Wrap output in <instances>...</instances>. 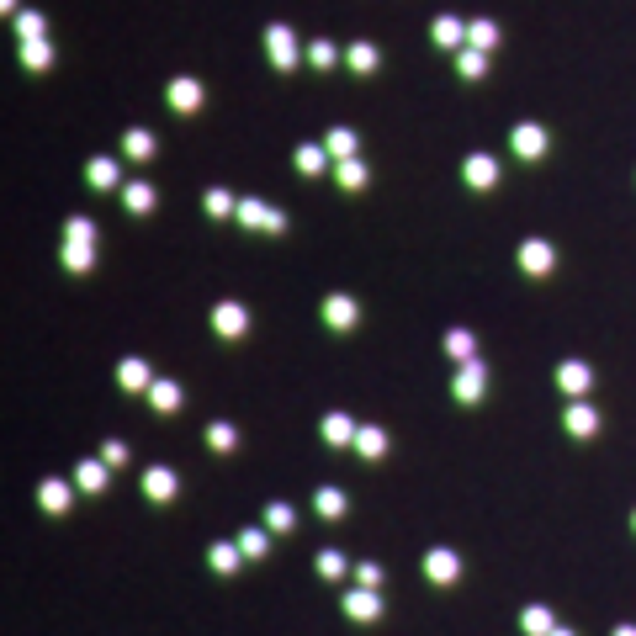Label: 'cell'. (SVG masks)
<instances>
[{"label": "cell", "instance_id": "obj_1", "mask_svg": "<svg viewBox=\"0 0 636 636\" xmlns=\"http://www.w3.org/2000/svg\"><path fill=\"white\" fill-rule=\"evenodd\" d=\"M239 223H244V229H260V233H282V229H287V213L271 207V202L244 196V202H239Z\"/></svg>", "mask_w": 636, "mask_h": 636}, {"label": "cell", "instance_id": "obj_2", "mask_svg": "<svg viewBox=\"0 0 636 636\" xmlns=\"http://www.w3.org/2000/svg\"><path fill=\"white\" fill-rule=\"evenodd\" d=\"M324 324H329L335 335H350V329L361 324V308H355V297H345V292H329V297H324Z\"/></svg>", "mask_w": 636, "mask_h": 636}, {"label": "cell", "instance_id": "obj_3", "mask_svg": "<svg viewBox=\"0 0 636 636\" xmlns=\"http://www.w3.org/2000/svg\"><path fill=\"white\" fill-rule=\"evenodd\" d=\"M488 393V366L483 361H466L462 371H457V382H451V398L457 404H477Z\"/></svg>", "mask_w": 636, "mask_h": 636}, {"label": "cell", "instance_id": "obj_4", "mask_svg": "<svg viewBox=\"0 0 636 636\" xmlns=\"http://www.w3.org/2000/svg\"><path fill=\"white\" fill-rule=\"evenodd\" d=\"M175 488H180V477H175L170 466H149V472H144V483H138V493H144L149 504H170Z\"/></svg>", "mask_w": 636, "mask_h": 636}, {"label": "cell", "instance_id": "obj_5", "mask_svg": "<svg viewBox=\"0 0 636 636\" xmlns=\"http://www.w3.org/2000/svg\"><path fill=\"white\" fill-rule=\"evenodd\" d=\"M457 573H462V562H457L451 546H430V552H424V579H430V583L446 588V583H457Z\"/></svg>", "mask_w": 636, "mask_h": 636}, {"label": "cell", "instance_id": "obj_6", "mask_svg": "<svg viewBox=\"0 0 636 636\" xmlns=\"http://www.w3.org/2000/svg\"><path fill=\"white\" fill-rule=\"evenodd\" d=\"M345 615H350V621H361V626L377 621V615H382V594H377V588H350V594H345Z\"/></svg>", "mask_w": 636, "mask_h": 636}, {"label": "cell", "instance_id": "obj_7", "mask_svg": "<svg viewBox=\"0 0 636 636\" xmlns=\"http://www.w3.org/2000/svg\"><path fill=\"white\" fill-rule=\"evenodd\" d=\"M552 260H557V255H552L546 239H525V244H520V271H525V276H546Z\"/></svg>", "mask_w": 636, "mask_h": 636}, {"label": "cell", "instance_id": "obj_8", "mask_svg": "<svg viewBox=\"0 0 636 636\" xmlns=\"http://www.w3.org/2000/svg\"><path fill=\"white\" fill-rule=\"evenodd\" d=\"M318 435H324V446H355V435H361V424H355L350 414H324V424H318Z\"/></svg>", "mask_w": 636, "mask_h": 636}, {"label": "cell", "instance_id": "obj_9", "mask_svg": "<svg viewBox=\"0 0 636 636\" xmlns=\"http://www.w3.org/2000/svg\"><path fill=\"white\" fill-rule=\"evenodd\" d=\"M266 54H271L276 69H292V64H297V38H292V27H271V32H266Z\"/></svg>", "mask_w": 636, "mask_h": 636}, {"label": "cell", "instance_id": "obj_10", "mask_svg": "<svg viewBox=\"0 0 636 636\" xmlns=\"http://www.w3.org/2000/svg\"><path fill=\"white\" fill-rule=\"evenodd\" d=\"M510 144H515V154H520L525 165H530V160H541V154H546V127H536V122H520Z\"/></svg>", "mask_w": 636, "mask_h": 636}, {"label": "cell", "instance_id": "obj_11", "mask_svg": "<svg viewBox=\"0 0 636 636\" xmlns=\"http://www.w3.org/2000/svg\"><path fill=\"white\" fill-rule=\"evenodd\" d=\"M213 329H218L223 340H239V335L249 329V313H244L239 302H218V308H213Z\"/></svg>", "mask_w": 636, "mask_h": 636}, {"label": "cell", "instance_id": "obj_12", "mask_svg": "<svg viewBox=\"0 0 636 636\" xmlns=\"http://www.w3.org/2000/svg\"><path fill=\"white\" fill-rule=\"evenodd\" d=\"M117 382H122L127 393H149V388H154V371H149V361H138V355H127V361L117 366Z\"/></svg>", "mask_w": 636, "mask_h": 636}, {"label": "cell", "instance_id": "obj_13", "mask_svg": "<svg viewBox=\"0 0 636 636\" xmlns=\"http://www.w3.org/2000/svg\"><path fill=\"white\" fill-rule=\"evenodd\" d=\"M355 457H361V462H382V457H388V430H382V424H361Z\"/></svg>", "mask_w": 636, "mask_h": 636}, {"label": "cell", "instance_id": "obj_14", "mask_svg": "<svg viewBox=\"0 0 636 636\" xmlns=\"http://www.w3.org/2000/svg\"><path fill=\"white\" fill-rule=\"evenodd\" d=\"M588 382H594V371H588L583 361H562V366H557V388H562L568 398H583Z\"/></svg>", "mask_w": 636, "mask_h": 636}, {"label": "cell", "instance_id": "obj_15", "mask_svg": "<svg viewBox=\"0 0 636 636\" xmlns=\"http://www.w3.org/2000/svg\"><path fill=\"white\" fill-rule=\"evenodd\" d=\"M38 504H43L48 515H64V510L74 504V488L58 483V477H43V483H38Z\"/></svg>", "mask_w": 636, "mask_h": 636}, {"label": "cell", "instance_id": "obj_16", "mask_svg": "<svg viewBox=\"0 0 636 636\" xmlns=\"http://www.w3.org/2000/svg\"><path fill=\"white\" fill-rule=\"evenodd\" d=\"M180 404H186L180 382H170V377H154V388H149V408H154V414H175Z\"/></svg>", "mask_w": 636, "mask_h": 636}, {"label": "cell", "instance_id": "obj_17", "mask_svg": "<svg viewBox=\"0 0 636 636\" xmlns=\"http://www.w3.org/2000/svg\"><path fill=\"white\" fill-rule=\"evenodd\" d=\"M324 149L335 154V165H340V160H361V138H355L350 127H329V133H324Z\"/></svg>", "mask_w": 636, "mask_h": 636}, {"label": "cell", "instance_id": "obj_18", "mask_svg": "<svg viewBox=\"0 0 636 636\" xmlns=\"http://www.w3.org/2000/svg\"><path fill=\"white\" fill-rule=\"evenodd\" d=\"M562 424H568V435H579V440H588L594 430H599V414L588 404H568V414H562Z\"/></svg>", "mask_w": 636, "mask_h": 636}, {"label": "cell", "instance_id": "obj_19", "mask_svg": "<svg viewBox=\"0 0 636 636\" xmlns=\"http://www.w3.org/2000/svg\"><path fill=\"white\" fill-rule=\"evenodd\" d=\"M552 632H557V621H552L546 605H525L520 610V636H552Z\"/></svg>", "mask_w": 636, "mask_h": 636}, {"label": "cell", "instance_id": "obj_20", "mask_svg": "<svg viewBox=\"0 0 636 636\" xmlns=\"http://www.w3.org/2000/svg\"><path fill=\"white\" fill-rule=\"evenodd\" d=\"M430 38H435L440 48H462V43H466V22H457V16H435Z\"/></svg>", "mask_w": 636, "mask_h": 636}, {"label": "cell", "instance_id": "obj_21", "mask_svg": "<svg viewBox=\"0 0 636 636\" xmlns=\"http://www.w3.org/2000/svg\"><path fill=\"white\" fill-rule=\"evenodd\" d=\"M313 573H318V579H345L350 573V562H345V552H335V546H324V552H318V557H313Z\"/></svg>", "mask_w": 636, "mask_h": 636}, {"label": "cell", "instance_id": "obj_22", "mask_svg": "<svg viewBox=\"0 0 636 636\" xmlns=\"http://www.w3.org/2000/svg\"><path fill=\"white\" fill-rule=\"evenodd\" d=\"M74 488H80V493H107V466H101V462H80V466H74Z\"/></svg>", "mask_w": 636, "mask_h": 636}, {"label": "cell", "instance_id": "obj_23", "mask_svg": "<svg viewBox=\"0 0 636 636\" xmlns=\"http://www.w3.org/2000/svg\"><path fill=\"white\" fill-rule=\"evenodd\" d=\"M170 107L175 112H196L202 107V85L196 80H170Z\"/></svg>", "mask_w": 636, "mask_h": 636}, {"label": "cell", "instance_id": "obj_24", "mask_svg": "<svg viewBox=\"0 0 636 636\" xmlns=\"http://www.w3.org/2000/svg\"><path fill=\"white\" fill-rule=\"evenodd\" d=\"M58 260H64V271H91V266H96V244H69V239H64Z\"/></svg>", "mask_w": 636, "mask_h": 636}, {"label": "cell", "instance_id": "obj_25", "mask_svg": "<svg viewBox=\"0 0 636 636\" xmlns=\"http://www.w3.org/2000/svg\"><path fill=\"white\" fill-rule=\"evenodd\" d=\"M207 562H213L218 573H239V562H244V552H239L233 541H213V546H207Z\"/></svg>", "mask_w": 636, "mask_h": 636}, {"label": "cell", "instance_id": "obj_26", "mask_svg": "<svg viewBox=\"0 0 636 636\" xmlns=\"http://www.w3.org/2000/svg\"><path fill=\"white\" fill-rule=\"evenodd\" d=\"M440 350H446V355H451V361H477V340H472V335H466V329H451V335H446V340H440Z\"/></svg>", "mask_w": 636, "mask_h": 636}, {"label": "cell", "instance_id": "obj_27", "mask_svg": "<svg viewBox=\"0 0 636 636\" xmlns=\"http://www.w3.org/2000/svg\"><path fill=\"white\" fill-rule=\"evenodd\" d=\"M466 180H472V186H493V180H499V160H493V154H472V160H466Z\"/></svg>", "mask_w": 636, "mask_h": 636}, {"label": "cell", "instance_id": "obj_28", "mask_svg": "<svg viewBox=\"0 0 636 636\" xmlns=\"http://www.w3.org/2000/svg\"><path fill=\"white\" fill-rule=\"evenodd\" d=\"M292 160H297V170H302V175H318L324 165H329V149H324V144H302Z\"/></svg>", "mask_w": 636, "mask_h": 636}, {"label": "cell", "instance_id": "obj_29", "mask_svg": "<svg viewBox=\"0 0 636 636\" xmlns=\"http://www.w3.org/2000/svg\"><path fill=\"white\" fill-rule=\"evenodd\" d=\"M313 510H318L324 520H340V515H345V493H340V488H318V493H313Z\"/></svg>", "mask_w": 636, "mask_h": 636}, {"label": "cell", "instance_id": "obj_30", "mask_svg": "<svg viewBox=\"0 0 636 636\" xmlns=\"http://www.w3.org/2000/svg\"><path fill=\"white\" fill-rule=\"evenodd\" d=\"M202 207H207L213 218H239V202H233V196L223 191V186H213V191L202 196Z\"/></svg>", "mask_w": 636, "mask_h": 636}, {"label": "cell", "instance_id": "obj_31", "mask_svg": "<svg viewBox=\"0 0 636 636\" xmlns=\"http://www.w3.org/2000/svg\"><path fill=\"white\" fill-rule=\"evenodd\" d=\"M122 149H127V160H149L154 154V133L133 127V133H122Z\"/></svg>", "mask_w": 636, "mask_h": 636}, {"label": "cell", "instance_id": "obj_32", "mask_svg": "<svg viewBox=\"0 0 636 636\" xmlns=\"http://www.w3.org/2000/svg\"><path fill=\"white\" fill-rule=\"evenodd\" d=\"M239 552H244V557H266V552H271V536H266L260 525H249V530H239Z\"/></svg>", "mask_w": 636, "mask_h": 636}, {"label": "cell", "instance_id": "obj_33", "mask_svg": "<svg viewBox=\"0 0 636 636\" xmlns=\"http://www.w3.org/2000/svg\"><path fill=\"white\" fill-rule=\"evenodd\" d=\"M457 69H462V80H483V74H488L483 48H462V54H457Z\"/></svg>", "mask_w": 636, "mask_h": 636}, {"label": "cell", "instance_id": "obj_34", "mask_svg": "<svg viewBox=\"0 0 636 636\" xmlns=\"http://www.w3.org/2000/svg\"><path fill=\"white\" fill-rule=\"evenodd\" d=\"M207 446H213V451H233V446H239V430L223 424V419H213V424H207Z\"/></svg>", "mask_w": 636, "mask_h": 636}, {"label": "cell", "instance_id": "obj_35", "mask_svg": "<svg viewBox=\"0 0 636 636\" xmlns=\"http://www.w3.org/2000/svg\"><path fill=\"white\" fill-rule=\"evenodd\" d=\"M122 202H127V213H149V207H154V186H144V180H133V186L122 191Z\"/></svg>", "mask_w": 636, "mask_h": 636}, {"label": "cell", "instance_id": "obj_36", "mask_svg": "<svg viewBox=\"0 0 636 636\" xmlns=\"http://www.w3.org/2000/svg\"><path fill=\"white\" fill-rule=\"evenodd\" d=\"M48 58H54L48 38H32V43H22V64H27V69H48Z\"/></svg>", "mask_w": 636, "mask_h": 636}, {"label": "cell", "instance_id": "obj_37", "mask_svg": "<svg viewBox=\"0 0 636 636\" xmlns=\"http://www.w3.org/2000/svg\"><path fill=\"white\" fill-rule=\"evenodd\" d=\"M85 175H91V186H101V191H107V186H117V160H107V154H101V160H91V165H85Z\"/></svg>", "mask_w": 636, "mask_h": 636}, {"label": "cell", "instance_id": "obj_38", "mask_svg": "<svg viewBox=\"0 0 636 636\" xmlns=\"http://www.w3.org/2000/svg\"><path fill=\"white\" fill-rule=\"evenodd\" d=\"M335 175H340V186H345V191H361V186H366V165H361V160H340V165H335Z\"/></svg>", "mask_w": 636, "mask_h": 636}, {"label": "cell", "instance_id": "obj_39", "mask_svg": "<svg viewBox=\"0 0 636 636\" xmlns=\"http://www.w3.org/2000/svg\"><path fill=\"white\" fill-rule=\"evenodd\" d=\"M466 43H472V48H493V43H499V27H493V22H472V27H466Z\"/></svg>", "mask_w": 636, "mask_h": 636}, {"label": "cell", "instance_id": "obj_40", "mask_svg": "<svg viewBox=\"0 0 636 636\" xmlns=\"http://www.w3.org/2000/svg\"><path fill=\"white\" fill-rule=\"evenodd\" d=\"M64 239H69V244H96V223H91V218H69V223H64Z\"/></svg>", "mask_w": 636, "mask_h": 636}, {"label": "cell", "instance_id": "obj_41", "mask_svg": "<svg viewBox=\"0 0 636 636\" xmlns=\"http://www.w3.org/2000/svg\"><path fill=\"white\" fill-rule=\"evenodd\" d=\"M345 58H350V69H355V74H371V69H377V48H371V43H355Z\"/></svg>", "mask_w": 636, "mask_h": 636}, {"label": "cell", "instance_id": "obj_42", "mask_svg": "<svg viewBox=\"0 0 636 636\" xmlns=\"http://www.w3.org/2000/svg\"><path fill=\"white\" fill-rule=\"evenodd\" d=\"M16 38H22V43L43 38V16H38V11H22V16H16Z\"/></svg>", "mask_w": 636, "mask_h": 636}, {"label": "cell", "instance_id": "obj_43", "mask_svg": "<svg viewBox=\"0 0 636 636\" xmlns=\"http://www.w3.org/2000/svg\"><path fill=\"white\" fill-rule=\"evenodd\" d=\"M292 520H297V515H292V504H282V499H276V504H266V525H271V530H292Z\"/></svg>", "mask_w": 636, "mask_h": 636}, {"label": "cell", "instance_id": "obj_44", "mask_svg": "<svg viewBox=\"0 0 636 636\" xmlns=\"http://www.w3.org/2000/svg\"><path fill=\"white\" fill-rule=\"evenodd\" d=\"M355 588H382V562H361L355 568Z\"/></svg>", "mask_w": 636, "mask_h": 636}, {"label": "cell", "instance_id": "obj_45", "mask_svg": "<svg viewBox=\"0 0 636 636\" xmlns=\"http://www.w3.org/2000/svg\"><path fill=\"white\" fill-rule=\"evenodd\" d=\"M335 43H313V48H308V64H313V69H329V64H335Z\"/></svg>", "mask_w": 636, "mask_h": 636}, {"label": "cell", "instance_id": "obj_46", "mask_svg": "<svg viewBox=\"0 0 636 636\" xmlns=\"http://www.w3.org/2000/svg\"><path fill=\"white\" fill-rule=\"evenodd\" d=\"M101 462L122 466V462H127V446H122V440H107V446H101Z\"/></svg>", "mask_w": 636, "mask_h": 636}, {"label": "cell", "instance_id": "obj_47", "mask_svg": "<svg viewBox=\"0 0 636 636\" xmlns=\"http://www.w3.org/2000/svg\"><path fill=\"white\" fill-rule=\"evenodd\" d=\"M610 636H636V626H615V632H610Z\"/></svg>", "mask_w": 636, "mask_h": 636}, {"label": "cell", "instance_id": "obj_48", "mask_svg": "<svg viewBox=\"0 0 636 636\" xmlns=\"http://www.w3.org/2000/svg\"><path fill=\"white\" fill-rule=\"evenodd\" d=\"M552 636H579V632H568V626H557V632H552Z\"/></svg>", "mask_w": 636, "mask_h": 636}, {"label": "cell", "instance_id": "obj_49", "mask_svg": "<svg viewBox=\"0 0 636 636\" xmlns=\"http://www.w3.org/2000/svg\"><path fill=\"white\" fill-rule=\"evenodd\" d=\"M632 530H636V510H632Z\"/></svg>", "mask_w": 636, "mask_h": 636}]
</instances>
